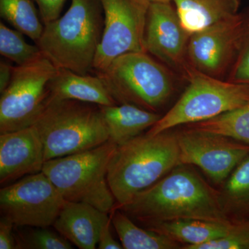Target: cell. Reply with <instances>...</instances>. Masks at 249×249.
<instances>
[{
	"instance_id": "cell-1",
	"label": "cell",
	"mask_w": 249,
	"mask_h": 249,
	"mask_svg": "<svg viewBox=\"0 0 249 249\" xmlns=\"http://www.w3.org/2000/svg\"><path fill=\"white\" fill-rule=\"evenodd\" d=\"M114 209L142 225L178 219L231 222L223 211L219 190L211 186L191 165L174 168L127 204Z\"/></svg>"
},
{
	"instance_id": "cell-2",
	"label": "cell",
	"mask_w": 249,
	"mask_h": 249,
	"mask_svg": "<svg viewBox=\"0 0 249 249\" xmlns=\"http://www.w3.org/2000/svg\"><path fill=\"white\" fill-rule=\"evenodd\" d=\"M170 130L141 134L116 147L107 171L116 206L129 202L181 164L176 132Z\"/></svg>"
},
{
	"instance_id": "cell-3",
	"label": "cell",
	"mask_w": 249,
	"mask_h": 249,
	"mask_svg": "<svg viewBox=\"0 0 249 249\" xmlns=\"http://www.w3.org/2000/svg\"><path fill=\"white\" fill-rule=\"evenodd\" d=\"M103 27L101 0H72L64 16L45 24L36 45L57 69L88 74L93 70Z\"/></svg>"
},
{
	"instance_id": "cell-4",
	"label": "cell",
	"mask_w": 249,
	"mask_h": 249,
	"mask_svg": "<svg viewBox=\"0 0 249 249\" xmlns=\"http://www.w3.org/2000/svg\"><path fill=\"white\" fill-rule=\"evenodd\" d=\"M34 125L45 161L91 150L109 138L100 106L75 100L48 101Z\"/></svg>"
},
{
	"instance_id": "cell-5",
	"label": "cell",
	"mask_w": 249,
	"mask_h": 249,
	"mask_svg": "<svg viewBox=\"0 0 249 249\" xmlns=\"http://www.w3.org/2000/svg\"><path fill=\"white\" fill-rule=\"evenodd\" d=\"M118 145L107 142L87 151L47 160L42 171L67 201L113 211L115 197L107 181L109 161Z\"/></svg>"
},
{
	"instance_id": "cell-6",
	"label": "cell",
	"mask_w": 249,
	"mask_h": 249,
	"mask_svg": "<svg viewBox=\"0 0 249 249\" xmlns=\"http://www.w3.org/2000/svg\"><path fill=\"white\" fill-rule=\"evenodd\" d=\"M96 73L118 105L158 112L174 91L169 71L145 52L123 54Z\"/></svg>"
},
{
	"instance_id": "cell-7",
	"label": "cell",
	"mask_w": 249,
	"mask_h": 249,
	"mask_svg": "<svg viewBox=\"0 0 249 249\" xmlns=\"http://www.w3.org/2000/svg\"><path fill=\"white\" fill-rule=\"evenodd\" d=\"M188 85L178 102L146 132L155 135L182 124L209 120L249 102V85L208 76L191 66Z\"/></svg>"
},
{
	"instance_id": "cell-8",
	"label": "cell",
	"mask_w": 249,
	"mask_h": 249,
	"mask_svg": "<svg viewBox=\"0 0 249 249\" xmlns=\"http://www.w3.org/2000/svg\"><path fill=\"white\" fill-rule=\"evenodd\" d=\"M57 71L44 55L27 65L14 66L9 86L0 98V133L35 124L48 103L49 82Z\"/></svg>"
},
{
	"instance_id": "cell-9",
	"label": "cell",
	"mask_w": 249,
	"mask_h": 249,
	"mask_svg": "<svg viewBox=\"0 0 249 249\" xmlns=\"http://www.w3.org/2000/svg\"><path fill=\"white\" fill-rule=\"evenodd\" d=\"M66 202L42 171L19 178L0 191L1 217L17 227L53 226Z\"/></svg>"
},
{
	"instance_id": "cell-10",
	"label": "cell",
	"mask_w": 249,
	"mask_h": 249,
	"mask_svg": "<svg viewBox=\"0 0 249 249\" xmlns=\"http://www.w3.org/2000/svg\"><path fill=\"white\" fill-rule=\"evenodd\" d=\"M104 13L102 39L93 64L104 71L123 54L145 52V29L147 0H101Z\"/></svg>"
},
{
	"instance_id": "cell-11",
	"label": "cell",
	"mask_w": 249,
	"mask_h": 249,
	"mask_svg": "<svg viewBox=\"0 0 249 249\" xmlns=\"http://www.w3.org/2000/svg\"><path fill=\"white\" fill-rule=\"evenodd\" d=\"M247 33V18L238 14L192 34L187 49L188 64L196 71L220 78L231 69Z\"/></svg>"
},
{
	"instance_id": "cell-12",
	"label": "cell",
	"mask_w": 249,
	"mask_h": 249,
	"mask_svg": "<svg viewBox=\"0 0 249 249\" xmlns=\"http://www.w3.org/2000/svg\"><path fill=\"white\" fill-rule=\"evenodd\" d=\"M181 164L196 165L216 186H222L249 155V145L220 134L186 128L176 131Z\"/></svg>"
},
{
	"instance_id": "cell-13",
	"label": "cell",
	"mask_w": 249,
	"mask_h": 249,
	"mask_svg": "<svg viewBox=\"0 0 249 249\" xmlns=\"http://www.w3.org/2000/svg\"><path fill=\"white\" fill-rule=\"evenodd\" d=\"M191 36L171 1L150 3L145 29L147 53L184 74L190 67L187 49Z\"/></svg>"
},
{
	"instance_id": "cell-14",
	"label": "cell",
	"mask_w": 249,
	"mask_h": 249,
	"mask_svg": "<svg viewBox=\"0 0 249 249\" xmlns=\"http://www.w3.org/2000/svg\"><path fill=\"white\" fill-rule=\"evenodd\" d=\"M45 163L43 144L35 126L0 134L1 185L40 173Z\"/></svg>"
},
{
	"instance_id": "cell-15",
	"label": "cell",
	"mask_w": 249,
	"mask_h": 249,
	"mask_svg": "<svg viewBox=\"0 0 249 249\" xmlns=\"http://www.w3.org/2000/svg\"><path fill=\"white\" fill-rule=\"evenodd\" d=\"M110 217L91 205L67 201L53 226L56 231L80 249L97 247L103 226Z\"/></svg>"
},
{
	"instance_id": "cell-16",
	"label": "cell",
	"mask_w": 249,
	"mask_h": 249,
	"mask_svg": "<svg viewBox=\"0 0 249 249\" xmlns=\"http://www.w3.org/2000/svg\"><path fill=\"white\" fill-rule=\"evenodd\" d=\"M48 101L75 100L100 106L118 105L111 96L102 79L96 74L82 75L58 69L49 84Z\"/></svg>"
},
{
	"instance_id": "cell-17",
	"label": "cell",
	"mask_w": 249,
	"mask_h": 249,
	"mask_svg": "<svg viewBox=\"0 0 249 249\" xmlns=\"http://www.w3.org/2000/svg\"><path fill=\"white\" fill-rule=\"evenodd\" d=\"M235 222L186 219L150 223L144 224L143 227L178 242L183 245L182 249H194L197 246L227 235L231 231Z\"/></svg>"
},
{
	"instance_id": "cell-18",
	"label": "cell",
	"mask_w": 249,
	"mask_h": 249,
	"mask_svg": "<svg viewBox=\"0 0 249 249\" xmlns=\"http://www.w3.org/2000/svg\"><path fill=\"white\" fill-rule=\"evenodd\" d=\"M109 132V141L121 145L150 129L161 118L157 112L131 104L100 106Z\"/></svg>"
},
{
	"instance_id": "cell-19",
	"label": "cell",
	"mask_w": 249,
	"mask_h": 249,
	"mask_svg": "<svg viewBox=\"0 0 249 249\" xmlns=\"http://www.w3.org/2000/svg\"><path fill=\"white\" fill-rule=\"evenodd\" d=\"M183 28L196 34L238 14L240 0H173Z\"/></svg>"
},
{
	"instance_id": "cell-20",
	"label": "cell",
	"mask_w": 249,
	"mask_h": 249,
	"mask_svg": "<svg viewBox=\"0 0 249 249\" xmlns=\"http://www.w3.org/2000/svg\"><path fill=\"white\" fill-rule=\"evenodd\" d=\"M219 201L231 220L249 219V155L219 186Z\"/></svg>"
},
{
	"instance_id": "cell-21",
	"label": "cell",
	"mask_w": 249,
	"mask_h": 249,
	"mask_svg": "<svg viewBox=\"0 0 249 249\" xmlns=\"http://www.w3.org/2000/svg\"><path fill=\"white\" fill-rule=\"evenodd\" d=\"M111 223L124 249H178L183 245L162 234L136 225L127 214L114 209Z\"/></svg>"
},
{
	"instance_id": "cell-22",
	"label": "cell",
	"mask_w": 249,
	"mask_h": 249,
	"mask_svg": "<svg viewBox=\"0 0 249 249\" xmlns=\"http://www.w3.org/2000/svg\"><path fill=\"white\" fill-rule=\"evenodd\" d=\"M0 16L31 40L40 39L45 24L37 14L34 0H0Z\"/></svg>"
},
{
	"instance_id": "cell-23",
	"label": "cell",
	"mask_w": 249,
	"mask_h": 249,
	"mask_svg": "<svg viewBox=\"0 0 249 249\" xmlns=\"http://www.w3.org/2000/svg\"><path fill=\"white\" fill-rule=\"evenodd\" d=\"M186 127L222 134L249 145V102L209 120L187 124Z\"/></svg>"
},
{
	"instance_id": "cell-24",
	"label": "cell",
	"mask_w": 249,
	"mask_h": 249,
	"mask_svg": "<svg viewBox=\"0 0 249 249\" xmlns=\"http://www.w3.org/2000/svg\"><path fill=\"white\" fill-rule=\"evenodd\" d=\"M23 35L0 22V53L17 65H27L43 55L38 46L28 43Z\"/></svg>"
},
{
	"instance_id": "cell-25",
	"label": "cell",
	"mask_w": 249,
	"mask_h": 249,
	"mask_svg": "<svg viewBox=\"0 0 249 249\" xmlns=\"http://www.w3.org/2000/svg\"><path fill=\"white\" fill-rule=\"evenodd\" d=\"M15 226L17 249H71L72 244L48 227H31L20 230Z\"/></svg>"
},
{
	"instance_id": "cell-26",
	"label": "cell",
	"mask_w": 249,
	"mask_h": 249,
	"mask_svg": "<svg viewBox=\"0 0 249 249\" xmlns=\"http://www.w3.org/2000/svg\"><path fill=\"white\" fill-rule=\"evenodd\" d=\"M194 249H249V219L235 220L227 235L197 246Z\"/></svg>"
},
{
	"instance_id": "cell-27",
	"label": "cell",
	"mask_w": 249,
	"mask_h": 249,
	"mask_svg": "<svg viewBox=\"0 0 249 249\" xmlns=\"http://www.w3.org/2000/svg\"><path fill=\"white\" fill-rule=\"evenodd\" d=\"M229 81L249 85V31L233 65L230 70Z\"/></svg>"
},
{
	"instance_id": "cell-28",
	"label": "cell",
	"mask_w": 249,
	"mask_h": 249,
	"mask_svg": "<svg viewBox=\"0 0 249 249\" xmlns=\"http://www.w3.org/2000/svg\"><path fill=\"white\" fill-rule=\"evenodd\" d=\"M38 6L41 19L44 24L60 17L66 0H34Z\"/></svg>"
},
{
	"instance_id": "cell-29",
	"label": "cell",
	"mask_w": 249,
	"mask_h": 249,
	"mask_svg": "<svg viewBox=\"0 0 249 249\" xmlns=\"http://www.w3.org/2000/svg\"><path fill=\"white\" fill-rule=\"evenodd\" d=\"M0 249H17L15 224L3 217L0 220Z\"/></svg>"
},
{
	"instance_id": "cell-30",
	"label": "cell",
	"mask_w": 249,
	"mask_h": 249,
	"mask_svg": "<svg viewBox=\"0 0 249 249\" xmlns=\"http://www.w3.org/2000/svg\"><path fill=\"white\" fill-rule=\"evenodd\" d=\"M111 217L101 229L98 240V249H122L123 246L114 238L110 230Z\"/></svg>"
},
{
	"instance_id": "cell-31",
	"label": "cell",
	"mask_w": 249,
	"mask_h": 249,
	"mask_svg": "<svg viewBox=\"0 0 249 249\" xmlns=\"http://www.w3.org/2000/svg\"><path fill=\"white\" fill-rule=\"evenodd\" d=\"M9 60H1L0 62V93H2L9 86L12 78L13 66Z\"/></svg>"
},
{
	"instance_id": "cell-32",
	"label": "cell",
	"mask_w": 249,
	"mask_h": 249,
	"mask_svg": "<svg viewBox=\"0 0 249 249\" xmlns=\"http://www.w3.org/2000/svg\"><path fill=\"white\" fill-rule=\"evenodd\" d=\"M150 3L153 2H168V1H172L173 0H147Z\"/></svg>"
},
{
	"instance_id": "cell-33",
	"label": "cell",
	"mask_w": 249,
	"mask_h": 249,
	"mask_svg": "<svg viewBox=\"0 0 249 249\" xmlns=\"http://www.w3.org/2000/svg\"><path fill=\"white\" fill-rule=\"evenodd\" d=\"M246 18H247V27H248V30L249 31V14L248 16H246Z\"/></svg>"
}]
</instances>
